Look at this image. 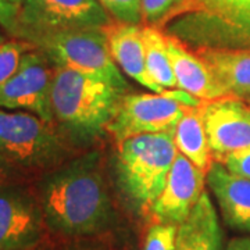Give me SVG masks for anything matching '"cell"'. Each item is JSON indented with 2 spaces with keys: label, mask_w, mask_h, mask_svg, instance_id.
Wrapping results in <instances>:
<instances>
[{
  "label": "cell",
  "mask_w": 250,
  "mask_h": 250,
  "mask_svg": "<svg viewBox=\"0 0 250 250\" xmlns=\"http://www.w3.org/2000/svg\"><path fill=\"white\" fill-rule=\"evenodd\" d=\"M166 36L178 89L185 90L202 102L229 96L208 64L193 49L174 36Z\"/></svg>",
  "instance_id": "obj_13"
},
{
  "label": "cell",
  "mask_w": 250,
  "mask_h": 250,
  "mask_svg": "<svg viewBox=\"0 0 250 250\" xmlns=\"http://www.w3.org/2000/svg\"><path fill=\"white\" fill-rule=\"evenodd\" d=\"M223 164L235 175L250 179V147L229 154Z\"/></svg>",
  "instance_id": "obj_24"
},
{
  "label": "cell",
  "mask_w": 250,
  "mask_h": 250,
  "mask_svg": "<svg viewBox=\"0 0 250 250\" xmlns=\"http://www.w3.org/2000/svg\"><path fill=\"white\" fill-rule=\"evenodd\" d=\"M62 250H102L99 249V248H93V246H88V245H71V246H68V248H65V249Z\"/></svg>",
  "instance_id": "obj_28"
},
{
  "label": "cell",
  "mask_w": 250,
  "mask_h": 250,
  "mask_svg": "<svg viewBox=\"0 0 250 250\" xmlns=\"http://www.w3.org/2000/svg\"><path fill=\"white\" fill-rule=\"evenodd\" d=\"M17 179H25V177L21 175L16 168H13L3 157H0V185Z\"/></svg>",
  "instance_id": "obj_26"
},
{
  "label": "cell",
  "mask_w": 250,
  "mask_h": 250,
  "mask_svg": "<svg viewBox=\"0 0 250 250\" xmlns=\"http://www.w3.org/2000/svg\"><path fill=\"white\" fill-rule=\"evenodd\" d=\"M146 67L156 83L164 89H175L177 80L171 65L167 36L154 25H142Z\"/></svg>",
  "instance_id": "obj_19"
},
{
  "label": "cell",
  "mask_w": 250,
  "mask_h": 250,
  "mask_svg": "<svg viewBox=\"0 0 250 250\" xmlns=\"http://www.w3.org/2000/svg\"><path fill=\"white\" fill-rule=\"evenodd\" d=\"M178 154L174 131L145 134L117 143V185L139 213H150Z\"/></svg>",
  "instance_id": "obj_4"
},
{
  "label": "cell",
  "mask_w": 250,
  "mask_h": 250,
  "mask_svg": "<svg viewBox=\"0 0 250 250\" xmlns=\"http://www.w3.org/2000/svg\"><path fill=\"white\" fill-rule=\"evenodd\" d=\"M207 172L178 152L164 189L150 208L156 223L182 224L205 192Z\"/></svg>",
  "instance_id": "obj_12"
},
{
  "label": "cell",
  "mask_w": 250,
  "mask_h": 250,
  "mask_svg": "<svg viewBox=\"0 0 250 250\" xmlns=\"http://www.w3.org/2000/svg\"><path fill=\"white\" fill-rule=\"evenodd\" d=\"M103 32L107 39L108 50L113 60L125 75L156 93L166 90L153 81L147 71L142 39V25L118 22L111 20L110 24L103 27Z\"/></svg>",
  "instance_id": "obj_14"
},
{
  "label": "cell",
  "mask_w": 250,
  "mask_h": 250,
  "mask_svg": "<svg viewBox=\"0 0 250 250\" xmlns=\"http://www.w3.org/2000/svg\"><path fill=\"white\" fill-rule=\"evenodd\" d=\"M123 95L106 81L56 67L50 95L53 124L75 147L89 146L107 134Z\"/></svg>",
  "instance_id": "obj_2"
},
{
  "label": "cell",
  "mask_w": 250,
  "mask_h": 250,
  "mask_svg": "<svg viewBox=\"0 0 250 250\" xmlns=\"http://www.w3.org/2000/svg\"><path fill=\"white\" fill-rule=\"evenodd\" d=\"M175 250H223L217 211L206 190L187 220L178 225Z\"/></svg>",
  "instance_id": "obj_16"
},
{
  "label": "cell",
  "mask_w": 250,
  "mask_h": 250,
  "mask_svg": "<svg viewBox=\"0 0 250 250\" xmlns=\"http://www.w3.org/2000/svg\"><path fill=\"white\" fill-rule=\"evenodd\" d=\"M3 42H4V38H3V35H1V34H0V45H1V43H3Z\"/></svg>",
  "instance_id": "obj_30"
},
{
  "label": "cell",
  "mask_w": 250,
  "mask_h": 250,
  "mask_svg": "<svg viewBox=\"0 0 250 250\" xmlns=\"http://www.w3.org/2000/svg\"><path fill=\"white\" fill-rule=\"evenodd\" d=\"M20 6L10 3L9 0H0V27H3L10 35L16 36L18 28Z\"/></svg>",
  "instance_id": "obj_25"
},
{
  "label": "cell",
  "mask_w": 250,
  "mask_h": 250,
  "mask_svg": "<svg viewBox=\"0 0 250 250\" xmlns=\"http://www.w3.org/2000/svg\"><path fill=\"white\" fill-rule=\"evenodd\" d=\"M225 250H250L249 236H238L229 241Z\"/></svg>",
  "instance_id": "obj_27"
},
{
  "label": "cell",
  "mask_w": 250,
  "mask_h": 250,
  "mask_svg": "<svg viewBox=\"0 0 250 250\" xmlns=\"http://www.w3.org/2000/svg\"><path fill=\"white\" fill-rule=\"evenodd\" d=\"M111 20L143 25L142 0H99Z\"/></svg>",
  "instance_id": "obj_21"
},
{
  "label": "cell",
  "mask_w": 250,
  "mask_h": 250,
  "mask_svg": "<svg viewBox=\"0 0 250 250\" xmlns=\"http://www.w3.org/2000/svg\"><path fill=\"white\" fill-rule=\"evenodd\" d=\"M41 250H42V249H41Z\"/></svg>",
  "instance_id": "obj_31"
},
{
  "label": "cell",
  "mask_w": 250,
  "mask_h": 250,
  "mask_svg": "<svg viewBox=\"0 0 250 250\" xmlns=\"http://www.w3.org/2000/svg\"><path fill=\"white\" fill-rule=\"evenodd\" d=\"M49 229L35 187L25 179L0 185V250H41Z\"/></svg>",
  "instance_id": "obj_9"
},
{
  "label": "cell",
  "mask_w": 250,
  "mask_h": 250,
  "mask_svg": "<svg viewBox=\"0 0 250 250\" xmlns=\"http://www.w3.org/2000/svg\"><path fill=\"white\" fill-rule=\"evenodd\" d=\"M54 70L42 50L35 46L27 50L17 70L0 86V108L28 111L53 124L50 95Z\"/></svg>",
  "instance_id": "obj_10"
},
{
  "label": "cell",
  "mask_w": 250,
  "mask_h": 250,
  "mask_svg": "<svg viewBox=\"0 0 250 250\" xmlns=\"http://www.w3.org/2000/svg\"><path fill=\"white\" fill-rule=\"evenodd\" d=\"M205 60L229 96L250 100V49L195 50Z\"/></svg>",
  "instance_id": "obj_17"
},
{
  "label": "cell",
  "mask_w": 250,
  "mask_h": 250,
  "mask_svg": "<svg viewBox=\"0 0 250 250\" xmlns=\"http://www.w3.org/2000/svg\"><path fill=\"white\" fill-rule=\"evenodd\" d=\"M206 134L213 160L224 163L235 152L250 147V106L235 96L202 102Z\"/></svg>",
  "instance_id": "obj_11"
},
{
  "label": "cell",
  "mask_w": 250,
  "mask_h": 250,
  "mask_svg": "<svg viewBox=\"0 0 250 250\" xmlns=\"http://www.w3.org/2000/svg\"><path fill=\"white\" fill-rule=\"evenodd\" d=\"M111 17L99 0H25L20 6L14 39L32 42L39 36L103 28Z\"/></svg>",
  "instance_id": "obj_8"
},
{
  "label": "cell",
  "mask_w": 250,
  "mask_h": 250,
  "mask_svg": "<svg viewBox=\"0 0 250 250\" xmlns=\"http://www.w3.org/2000/svg\"><path fill=\"white\" fill-rule=\"evenodd\" d=\"M31 45L42 50L56 67L106 81L123 93L129 90L128 81L110 54L103 28L39 36Z\"/></svg>",
  "instance_id": "obj_6"
},
{
  "label": "cell",
  "mask_w": 250,
  "mask_h": 250,
  "mask_svg": "<svg viewBox=\"0 0 250 250\" xmlns=\"http://www.w3.org/2000/svg\"><path fill=\"white\" fill-rule=\"evenodd\" d=\"M206 182L213 192L225 223L250 233V179L235 175L223 163L213 161Z\"/></svg>",
  "instance_id": "obj_15"
},
{
  "label": "cell",
  "mask_w": 250,
  "mask_h": 250,
  "mask_svg": "<svg viewBox=\"0 0 250 250\" xmlns=\"http://www.w3.org/2000/svg\"><path fill=\"white\" fill-rule=\"evenodd\" d=\"M200 103L178 88L160 93H125L106 131L116 143L139 135L171 132L188 108Z\"/></svg>",
  "instance_id": "obj_7"
},
{
  "label": "cell",
  "mask_w": 250,
  "mask_h": 250,
  "mask_svg": "<svg viewBox=\"0 0 250 250\" xmlns=\"http://www.w3.org/2000/svg\"><path fill=\"white\" fill-rule=\"evenodd\" d=\"M177 225L154 223L146 233L143 250H175Z\"/></svg>",
  "instance_id": "obj_22"
},
{
  "label": "cell",
  "mask_w": 250,
  "mask_h": 250,
  "mask_svg": "<svg viewBox=\"0 0 250 250\" xmlns=\"http://www.w3.org/2000/svg\"><path fill=\"white\" fill-rule=\"evenodd\" d=\"M179 0H142L143 25H156Z\"/></svg>",
  "instance_id": "obj_23"
},
{
  "label": "cell",
  "mask_w": 250,
  "mask_h": 250,
  "mask_svg": "<svg viewBox=\"0 0 250 250\" xmlns=\"http://www.w3.org/2000/svg\"><path fill=\"white\" fill-rule=\"evenodd\" d=\"M174 142L177 150L205 172L213 164L211 149L206 134L202 103L190 106L174 128Z\"/></svg>",
  "instance_id": "obj_18"
},
{
  "label": "cell",
  "mask_w": 250,
  "mask_h": 250,
  "mask_svg": "<svg viewBox=\"0 0 250 250\" xmlns=\"http://www.w3.org/2000/svg\"><path fill=\"white\" fill-rule=\"evenodd\" d=\"M34 45L21 39L4 41L0 45V86L17 70L22 54L32 49Z\"/></svg>",
  "instance_id": "obj_20"
},
{
  "label": "cell",
  "mask_w": 250,
  "mask_h": 250,
  "mask_svg": "<svg viewBox=\"0 0 250 250\" xmlns=\"http://www.w3.org/2000/svg\"><path fill=\"white\" fill-rule=\"evenodd\" d=\"M35 190L49 233L81 239L103 233L114 223L100 152H85L45 172Z\"/></svg>",
  "instance_id": "obj_1"
},
{
  "label": "cell",
  "mask_w": 250,
  "mask_h": 250,
  "mask_svg": "<svg viewBox=\"0 0 250 250\" xmlns=\"http://www.w3.org/2000/svg\"><path fill=\"white\" fill-rule=\"evenodd\" d=\"M10 3H13V4H17V6H21L25 0H9Z\"/></svg>",
  "instance_id": "obj_29"
},
{
  "label": "cell",
  "mask_w": 250,
  "mask_h": 250,
  "mask_svg": "<svg viewBox=\"0 0 250 250\" xmlns=\"http://www.w3.org/2000/svg\"><path fill=\"white\" fill-rule=\"evenodd\" d=\"M75 146L59 128L28 111L0 108V157L24 175L53 170L74 156Z\"/></svg>",
  "instance_id": "obj_5"
},
{
  "label": "cell",
  "mask_w": 250,
  "mask_h": 250,
  "mask_svg": "<svg viewBox=\"0 0 250 250\" xmlns=\"http://www.w3.org/2000/svg\"><path fill=\"white\" fill-rule=\"evenodd\" d=\"M154 27L193 50L250 49V0H179Z\"/></svg>",
  "instance_id": "obj_3"
}]
</instances>
